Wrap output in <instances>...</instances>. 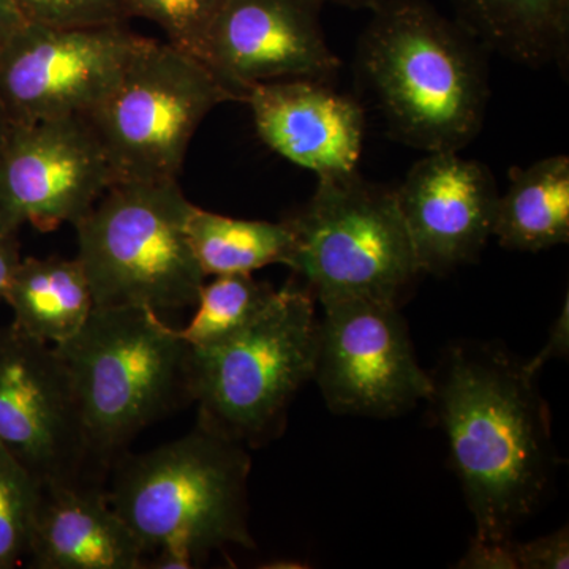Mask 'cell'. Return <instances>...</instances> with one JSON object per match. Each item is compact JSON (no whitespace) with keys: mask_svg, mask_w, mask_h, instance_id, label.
<instances>
[{"mask_svg":"<svg viewBox=\"0 0 569 569\" xmlns=\"http://www.w3.org/2000/svg\"><path fill=\"white\" fill-rule=\"evenodd\" d=\"M430 377L429 403L473 516V539H515L548 496L559 463L538 376L500 343L459 340Z\"/></svg>","mask_w":569,"mask_h":569,"instance_id":"obj_1","label":"cell"},{"mask_svg":"<svg viewBox=\"0 0 569 569\" xmlns=\"http://www.w3.org/2000/svg\"><path fill=\"white\" fill-rule=\"evenodd\" d=\"M359 40L356 69L389 132L411 148L459 152L481 130V44L426 0H383Z\"/></svg>","mask_w":569,"mask_h":569,"instance_id":"obj_2","label":"cell"},{"mask_svg":"<svg viewBox=\"0 0 569 569\" xmlns=\"http://www.w3.org/2000/svg\"><path fill=\"white\" fill-rule=\"evenodd\" d=\"M249 448L198 425L151 451L112 463L108 500L144 556L181 545L200 559L227 546L254 549L249 529Z\"/></svg>","mask_w":569,"mask_h":569,"instance_id":"obj_3","label":"cell"},{"mask_svg":"<svg viewBox=\"0 0 569 569\" xmlns=\"http://www.w3.org/2000/svg\"><path fill=\"white\" fill-rule=\"evenodd\" d=\"M56 350L73 378L93 451L110 470L138 433L192 403V347L146 307L96 306Z\"/></svg>","mask_w":569,"mask_h":569,"instance_id":"obj_4","label":"cell"},{"mask_svg":"<svg viewBox=\"0 0 569 569\" xmlns=\"http://www.w3.org/2000/svg\"><path fill=\"white\" fill-rule=\"evenodd\" d=\"M193 204L176 181H119L74 223L97 307L162 316L197 305L206 282L189 238Z\"/></svg>","mask_w":569,"mask_h":569,"instance_id":"obj_5","label":"cell"},{"mask_svg":"<svg viewBox=\"0 0 569 569\" xmlns=\"http://www.w3.org/2000/svg\"><path fill=\"white\" fill-rule=\"evenodd\" d=\"M318 320L312 293L288 283L244 331L192 348L198 425L249 449L282 436L291 402L316 373Z\"/></svg>","mask_w":569,"mask_h":569,"instance_id":"obj_6","label":"cell"},{"mask_svg":"<svg viewBox=\"0 0 569 569\" xmlns=\"http://www.w3.org/2000/svg\"><path fill=\"white\" fill-rule=\"evenodd\" d=\"M287 222L295 236L290 268L321 306L346 299L399 306L421 274L395 192L358 171L318 179L309 203Z\"/></svg>","mask_w":569,"mask_h":569,"instance_id":"obj_7","label":"cell"},{"mask_svg":"<svg viewBox=\"0 0 569 569\" xmlns=\"http://www.w3.org/2000/svg\"><path fill=\"white\" fill-rule=\"evenodd\" d=\"M238 100L197 58L144 39L88 116L119 181H176L198 127Z\"/></svg>","mask_w":569,"mask_h":569,"instance_id":"obj_8","label":"cell"},{"mask_svg":"<svg viewBox=\"0 0 569 569\" xmlns=\"http://www.w3.org/2000/svg\"><path fill=\"white\" fill-rule=\"evenodd\" d=\"M0 447L39 485L108 489L69 367L11 325L0 329Z\"/></svg>","mask_w":569,"mask_h":569,"instance_id":"obj_9","label":"cell"},{"mask_svg":"<svg viewBox=\"0 0 569 569\" xmlns=\"http://www.w3.org/2000/svg\"><path fill=\"white\" fill-rule=\"evenodd\" d=\"M313 381L326 407L346 417H402L432 397L399 306L346 299L323 306Z\"/></svg>","mask_w":569,"mask_h":569,"instance_id":"obj_10","label":"cell"},{"mask_svg":"<svg viewBox=\"0 0 569 569\" xmlns=\"http://www.w3.org/2000/svg\"><path fill=\"white\" fill-rule=\"evenodd\" d=\"M144 39L122 24L50 28L26 21L0 50V99L10 122L84 118Z\"/></svg>","mask_w":569,"mask_h":569,"instance_id":"obj_11","label":"cell"},{"mask_svg":"<svg viewBox=\"0 0 569 569\" xmlns=\"http://www.w3.org/2000/svg\"><path fill=\"white\" fill-rule=\"evenodd\" d=\"M118 182L82 116L10 122L0 151V223L51 231L81 220Z\"/></svg>","mask_w":569,"mask_h":569,"instance_id":"obj_12","label":"cell"},{"mask_svg":"<svg viewBox=\"0 0 569 569\" xmlns=\"http://www.w3.org/2000/svg\"><path fill=\"white\" fill-rule=\"evenodd\" d=\"M323 0H227L201 62L236 99L260 82L328 81L340 69L321 28Z\"/></svg>","mask_w":569,"mask_h":569,"instance_id":"obj_13","label":"cell"},{"mask_svg":"<svg viewBox=\"0 0 569 569\" xmlns=\"http://www.w3.org/2000/svg\"><path fill=\"white\" fill-rule=\"evenodd\" d=\"M395 194L419 272L443 276L473 263L492 236L496 182L459 152L427 153Z\"/></svg>","mask_w":569,"mask_h":569,"instance_id":"obj_14","label":"cell"},{"mask_svg":"<svg viewBox=\"0 0 569 569\" xmlns=\"http://www.w3.org/2000/svg\"><path fill=\"white\" fill-rule=\"evenodd\" d=\"M258 137L318 179L355 173L365 141L366 116L351 97L326 81L291 78L247 89Z\"/></svg>","mask_w":569,"mask_h":569,"instance_id":"obj_15","label":"cell"},{"mask_svg":"<svg viewBox=\"0 0 569 569\" xmlns=\"http://www.w3.org/2000/svg\"><path fill=\"white\" fill-rule=\"evenodd\" d=\"M28 559L39 569H141L146 556L108 489L39 485Z\"/></svg>","mask_w":569,"mask_h":569,"instance_id":"obj_16","label":"cell"},{"mask_svg":"<svg viewBox=\"0 0 569 569\" xmlns=\"http://www.w3.org/2000/svg\"><path fill=\"white\" fill-rule=\"evenodd\" d=\"M2 299L13 328L54 347L77 335L96 307L78 258H21Z\"/></svg>","mask_w":569,"mask_h":569,"instance_id":"obj_17","label":"cell"},{"mask_svg":"<svg viewBox=\"0 0 569 569\" xmlns=\"http://www.w3.org/2000/svg\"><path fill=\"white\" fill-rule=\"evenodd\" d=\"M456 22L481 47L530 67L563 62L569 0H452Z\"/></svg>","mask_w":569,"mask_h":569,"instance_id":"obj_18","label":"cell"},{"mask_svg":"<svg viewBox=\"0 0 569 569\" xmlns=\"http://www.w3.org/2000/svg\"><path fill=\"white\" fill-rule=\"evenodd\" d=\"M498 194L492 236L503 249L541 252L569 242V159L553 156L515 168Z\"/></svg>","mask_w":569,"mask_h":569,"instance_id":"obj_19","label":"cell"},{"mask_svg":"<svg viewBox=\"0 0 569 569\" xmlns=\"http://www.w3.org/2000/svg\"><path fill=\"white\" fill-rule=\"evenodd\" d=\"M189 238L206 277L252 274L269 264L290 268L295 236L287 220H242L193 206Z\"/></svg>","mask_w":569,"mask_h":569,"instance_id":"obj_20","label":"cell"},{"mask_svg":"<svg viewBox=\"0 0 569 569\" xmlns=\"http://www.w3.org/2000/svg\"><path fill=\"white\" fill-rule=\"evenodd\" d=\"M277 290L258 282L252 274L216 276L203 284L194 307L197 312L179 336L193 350H206L227 342L249 328L272 305Z\"/></svg>","mask_w":569,"mask_h":569,"instance_id":"obj_21","label":"cell"},{"mask_svg":"<svg viewBox=\"0 0 569 569\" xmlns=\"http://www.w3.org/2000/svg\"><path fill=\"white\" fill-rule=\"evenodd\" d=\"M39 482L6 448L0 447V569L28 557Z\"/></svg>","mask_w":569,"mask_h":569,"instance_id":"obj_22","label":"cell"},{"mask_svg":"<svg viewBox=\"0 0 569 569\" xmlns=\"http://www.w3.org/2000/svg\"><path fill=\"white\" fill-rule=\"evenodd\" d=\"M227 0H126L127 18L156 22L176 50L203 58L206 41Z\"/></svg>","mask_w":569,"mask_h":569,"instance_id":"obj_23","label":"cell"},{"mask_svg":"<svg viewBox=\"0 0 569 569\" xmlns=\"http://www.w3.org/2000/svg\"><path fill=\"white\" fill-rule=\"evenodd\" d=\"M24 21L50 28H99L127 20L126 0H14Z\"/></svg>","mask_w":569,"mask_h":569,"instance_id":"obj_24","label":"cell"},{"mask_svg":"<svg viewBox=\"0 0 569 569\" xmlns=\"http://www.w3.org/2000/svg\"><path fill=\"white\" fill-rule=\"evenodd\" d=\"M515 549L518 569H568V527L529 542H516Z\"/></svg>","mask_w":569,"mask_h":569,"instance_id":"obj_25","label":"cell"},{"mask_svg":"<svg viewBox=\"0 0 569 569\" xmlns=\"http://www.w3.org/2000/svg\"><path fill=\"white\" fill-rule=\"evenodd\" d=\"M515 545V539L505 542H481L471 539L470 548L460 560L459 568L518 569Z\"/></svg>","mask_w":569,"mask_h":569,"instance_id":"obj_26","label":"cell"},{"mask_svg":"<svg viewBox=\"0 0 569 569\" xmlns=\"http://www.w3.org/2000/svg\"><path fill=\"white\" fill-rule=\"evenodd\" d=\"M568 353L569 298L567 295L565 296L563 306H561L559 317H557L556 320H553L552 326H550L548 340H546L545 346H542L541 351H539L538 355H535L533 358L526 361L527 367H529L535 376H539L542 367L548 365V362L553 361V359L568 358Z\"/></svg>","mask_w":569,"mask_h":569,"instance_id":"obj_27","label":"cell"},{"mask_svg":"<svg viewBox=\"0 0 569 569\" xmlns=\"http://www.w3.org/2000/svg\"><path fill=\"white\" fill-rule=\"evenodd\" d=\"M20 231L11 230L0 223V299L6 293L14 269L20 264L21 252L20 241H18Z\"/></svg>","mask_w":569,"mask_h":569,"instance_id":"obj_28","label":"cell"},{"mask_svg":"<svg viewBox=\"0 0 569 569\" xmlns=\"http://www.w3.org/2000/svg\"><path fill=\"white\" fill-rule=\"evenodd\" d=\"M201 560L192 549L181 545L163 546L151 553V560H146L144 568L156 569H190Z\"/></svg>","mask_w":569,"mask_h":569,"instance_id":"obj_29","label":"cell"},{"mask_svg":"<svg viewBox=\"0 0 569 569\" xmlns=\"http://www.w3.org/2000/svg\"><path fill=\"white\" fill-rule=\"evenodd\" d=\"M24 22L14 0H0V50Z\"/></svg>","mask_w":569,"mask_h":569,"instance_id":"obj_30","label":"cell"},{"mask_svg":"<svg viewBox=\"0 0 569 569\" xmlns=\"http://www.w3.org/2000/svg\"><path fill=\"white\" fill-rule=\"evenodd\" d=\"M325 3H336V6L348 7V9L373 10L380 6L383 0H323Z\"/></svg>","mask_w":569,"mask_h":569,"instance_id":"obj_31","label":"cell"},{"mask_svg":"<svg viewBox=\"0 0 569 569\" xmlns=\"http://www.w3.org/2000/svg\"><path fill=\"white\" fill-rule=\"evenodd\" d=\"M10 118L7 114L6 104L0 99V151H2L3 141H6L7 132H9Z\"/></svg>","mask_w":569,"mask_h":569,"instance_id":"obj_32","label":"cell"}]
</instances>
